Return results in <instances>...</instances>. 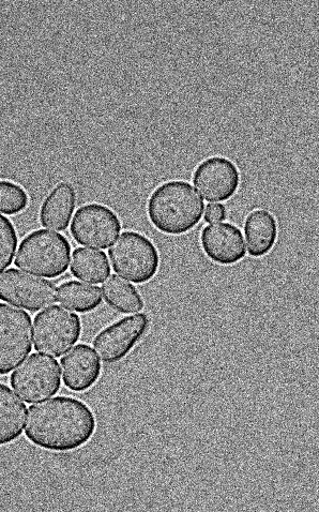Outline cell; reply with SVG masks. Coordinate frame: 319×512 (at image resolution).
<instances>
[{"mask_svg":"<svg viewBox=\"0 0 319 512\" xmlns=\"http://www.w3.org/2000/svg\"><path fill=\"white\" fill-rule=\"evenodd\" d=\"M96 429V416L86 403L56 397L30 406L25 434L30 443L41 449L68 453L86 445Z\"/></svg>","mask_w":319,"mask_h":512,"instance_id":"obj_1","label":"cell"},{"mask_svg":"<svg viewBox=\"0 0 319 512\" xmlns=\"http://www.w3.org/2000/svg\"><path fill=\"white\" fill-rule=\"evenodd\" d=\"M147 212L158 231L177 236L192 231L201 222L205 204L189 183L173 180L151 193Z\"/></svg>","mask_w":319,"mask_h":512,"instance_id":"obj_2","label":"cell"},{"mask_svg":"<svg viewBox=\"0 0 319 512\" xmlns=\"http://www.w3.org/2000/svg\"><path fill=\"white\" fill-rule=\"evenodd\" d=\"M70 254L71 246L65 236L39 230L23 240L15 265L29 274L53 279L66 273Z\"/></svg>","mask_w":319,"mask_h":512,"instance_id":"obj_3","label":"cell"},{"mask_svg":"<svg viewBox=\"0 0 319 512\" xmlns=\"http://www.w3.org/2000/svg\"><path fill=\"white\" fill-rule=\"evenodd\" d=\"M115 273L135 284L153 280L160 268V255L149 238L138 232L120 235L109 251Z\"/></svg>","mask_w":319,"mask_h":512,"instance_id":"obj_4","label":"cell"},{"mask_svg":"<svg viewBox=\"0 0 319 512\" xmlns=\"http://www.w3.org/2000/svg\"><path fill=\"white\" fill-rule=\"evenodd\" d=\"M82 324L78 314L54 306L36 316L35 349L52 357L63 356L81 337Z\"/></svg>","mask_w":319,"mask_h":512,"instance_id":"obj_5","label":"cell"},{"mask_svg":"<svg viewBox=\"0 0 319 512\" xmlns=\"http://www.w3.org/2000/svg\"><path fill=\"white\" fill-rule=\"evenodd\" d=\"M10 383L26 403H35L55 396L62 384L56 359L33 354L13 372Z\"/></svg>","mask_w":319,"mask_h":512,"instance_id":"obj_6","label":"cell"},{"mask_svg":"<svg viewBox=\"0 0 319 512\" xmlns=\"http://www.w3.org/2000/svg\"><path fill=\"white\" fill-rule=\"evenodd\" d=\"M32 336L30 315L0 304V375L9 374L32 352Z\"/></svg>","mask_w":319,"mask_h":512,"instance_id":"obj_7","label":"cell"},{"mask_svg":"<svg viewBox=\"0 0 319 512\" xmlns=\"http://www.w3.org/2000/svg\"><path fill=\"white\" fill-rule=\"evenodd\" d=\"M0 300L30 312H38L56 303L57 290L48 280L26 275L18 269H9L0 275Z\"/></svg>","mask_w":319,"mask_h":512,"instance_id":"obj_8","label":"cell"},{"mask_svg":"<svg viewBox=\"0 0 319 512\" xmlns=\"http://www.w3.org/2000/svg\"><path fill=\"white\" fill-rule=\"evenodd\" d=\"M121 231L117 214L102 204H87L78 209L71 223V235L82 246L108 249Z\"/></svg>","mask_w":319,"mask_h":512,"instance_id":"obj_9","label":"cell"},{"mask_svg":"<svg viewBox=\"0 0 319 512\" xmlns=\"http://www.w3.org/2000/svg\"><path fill=\"white\" fill-rule=\"evenodd\" d=\"M150 326L144 313L127 316L106 327L94 340V348L105 364H116L125 359L145 337Z\"/></svg>","mask_w":319,"mask_h":512,"instance_id":"obj_10","label":"cell"},{"mask_svg":"<svg viewBox=\"0 0 319 512\" xmlns=\"http://www.w3.org/2000/svg\"><path fill=\"white\" fill-rule=\"evenodd\" d=\"M193 184L208 202L229 201L239 189L240 172L230 159L211 157L196 168Z\"/></svg>","mask_w":319,"mask_h":512,"instance_id":"obj_11","label":"cell"},{"mask_svg":"<svg viewBox=\"0 0 319 512\" xmlns=\"http://www.w3.org/2000/svg\"><path fill=\"white\" fill-rule=\"evenodd\" d=\"M207 258L222 266H232L245 259L247 249L241 231L231 223L208 225L201 235Z\"/></svg>","mask_w":319,"mask_h":512,"instance_id":"obj_12","label":"cell"},{"mask_svg":"<svg viewBox=\"0 0 319 512\" xmlns=\"http://www.w3.org/2000/svg\"><path fill=\"white\" fill-rule=\"evenodd\" d=\"M102 372L100 359L89 345L75 346L62 359V373L65 385L72 391L83 393L94 387Z\"/></svg>","mask_w":319,"mask_h":512,"instance_id":"obj_13","label":"cell"},{"mask_svg":"<svg viewBox=\"0 0 319 512\" xmlns=\"http://www.w3.org/2000/svg\"><path fill=\"white\" fill-rule=\"evenodd\" d=\"M245 235L252 258H263L277 244L279 228L275 216L265 209L254 210L246 219Z\"/></svg>","mask_w":319,"mask_h":512,"instance_id":"obj_14","label":"cell"},{"mask_svg":"<svg viewBox=\"0 0 319 512\" xmlns=\"http://www.w3.org/2000/svg\"><path fill=\"white\" fill-rule=\"evenodd\" d=\"M77 192L69 183H60L45 199L40 210V222L44 228L54 231H65L69 227Z\"/></svg>","mask_w":319,"mask_h":512,"instance_id":"obj_15","label":"cell"},{"mask_svg":"<svg viewBox=\"0 0 319 512\" xmlns=\"http://www.w3.org/2000/svg\"><path fill=\"white\" fill-rule=\"evenodd\" d=\"M24 402L6 385L0 384V446L17 441L26 420Z\"/></svg>","mask_w":319,"mask_h":512,"instance_id":"obj_16","label":"cell"},{"mask_svg":"<svg viewBox=\"0 0 319 512\" xmlns=\"http://www.w3.org/2000/svg\"><path fill=\"white\" fill-rule=\"evenodd\" d=\"M71 273L85 282L102 283L111 274L108 256L104 252L79 248L72 254Z\"/></svg>","mask_w":319,"mask_h":512,"instance_id":"obj_17","label":"cell"},{"mask_svg":"<svg viewBox=\"0 0 319 512\" xmlns=\"http://www.w3.org/2000/svg\"><path fill=\"white\" fill-rule=\"evenodd\" d=\"M101 291L106 304L121 314L139 313L145 307L138 290L118 276H111L106 280Z\"/></svg>","mask_w":319,"mask_h":512,"instance_id":"obj_18","label":"cell"},{"mask_svg":"<svg viewBox=\"0 0 319 512\" xmlns=\"http://www.w3.org/2000/svg\"><path fill=\"white\" fill-rule=\"evenodd\" d=\"M57 300L70 310L88 313L102 304V294L98 286L69 281L59 286Z\"/></svg>","mask_w":319,"mask_h":512,"instance_id":"obj_19","label":"cell"},{"mask_svg":"<svg viewBox=\"0 0 319 512\" xmlns=\"http://www.w3.org/2000/svg\"><path fill=\"white\" fill-rule=\"evenodd\" d=\"M28 202V195L21 186L0 180V213L20 214L27 207Z\"/></svg>","mask_w":319,"mask_h":512,"instance_id":"obj_20","label":"cell"},{"mask_svg":"<svg viewBox=\"0 0 319 512\" xmlns=\"http://www.w3.org/2000/svg\"><path fill=\"white\" fill-rule=\"evenodd\" d=\"M17 247V231L9 219L0 215V274L12 264Z\"/></svg>","mask_w":319,"mask_h":512,"instance_id":"obj_21","label":"cell"},{"mask_svg":"<svg viewBox=\"0 0 319 512\" xmlns=\"http://www.w3.org/2000/svg\"><path fill=\"white\" fill-rule=\"evenodd\" d=\"M227 212L224 205L209 204L206 208L205 221L214 224L220 223L226 219Z\"/></svg>","mask_w":319,"mask_h":512,"instance_id":"obj_22","label":"cell"}]
</instances>
